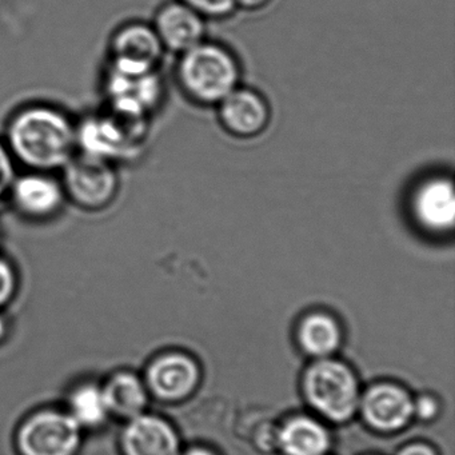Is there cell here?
Instances as JSON below:
<instances>
[{"mask_svg":"<svg viewBox=\"0 0 455 455\" xmlns=\"http://www.w3.org/2000/svg\"><path fill=\"white\" fill-rule=\"evenodd\" d=\"M4 140L17 164L30 172L57 174L78 154L76 122L44 103L18 108L7 121Z\"/></svg>","mask_w":455,"mask_h":455,"instance_id":"6da1fadb","label":"cell"},{"mask_svg":"<svg viewBox=\"0 0 455 455\" xmlns=\"http://www.w3.org/2000/svg\"><path fill=\"white\" fill-rule=\"evenodd\" d=\"M238 57L217 42L204 41L180 55L175 81L186 100L199 108L218 106L239 87Z\"/></svg>","mask_w":455,"mask_h":455,"instance_id":"7a4b0ae2","label":"cell"},{"mask_svg":"<svg viewBox=\"0 0 455 455\" xmlns=\"http://www.w3.org/2000/svg\"><path fill=\"white\" fill-rule=\"evenodd\" d=\"M148 121L111 110L84 116L76 124L78 153L116 164L134 159L148 137Z\"/></svg>","mask_w":455,"mask_h":455,"instance_id":"3957f363","label":"cell"},{"mask_svg":"<svg viewBox=\"0 0 455 455\" xmlns=\"http://www.w3.org/2000/svg\"><path fill=\"white\" fill-rule=\"evenodd\" d=\"M66 199L82 212H100L116 202L121 190L116 164L76 154L60 172Z\"/></svg>","mask_w":455,"mask_h":455,"instance_id":"277c9868","label":"cell"},{"mask_svg":"<svg viewBox=\"0 0 455 455\" xmlns=\"http://www.w3.org/2000/svg\"><path fill=\"white\" fill-rule=\"evenodd\" d=\"M108 110L130 118L148 121L164 100L159 71L130 73L108 66L102 81Z\"/></svg>","mask_w":455,"mask_h":455,"instance_id":"5b68a950","label":"cell"},{"mask_svg":"<svg viewBox=\"0 0 455 455\" xmlns=\"http://www.w3.org/2000/svg\"><path fill=\"white\" fill-rule=\"evenodd\" d=\"M306 395L324 417L346 420L358 404V385L353 372L335 361H321L306 375Z\"/></svg>","mask_w":455,"mask_h":455,"instance_id":"8992f818","label":"cell"},{"mask_svg":"<svg viewBox=\"0 0 455 455\" xmlns=\"http://www.w3.org/2000/svg\"><path fill=\"white\" fill-rule=\"evenodd\" d=\"M409 212L415 228L431 236L451 233L455 223L454 185L449 175L419 180L409 196Z\"/></svg>","mask_w":455,"mask_h":455,"instance_id":"52a82bcc","label":"cell"},{"mask_svg":"<svg viewBox=\"0 0 455 455\" xmlns=\"http://www.w3.org/2000/svg\"><path fill=\"white\" fill-rule=\"evenodd\" d=\"M81 443V426L70 414L41 411L28 418L18 434L23 455H74Z\"/></svg>","mask_w":455,"mask_h":455,"instance_id":"ba28073f","label":"cell"},{"mask_svg":"<svg viewBox=\"0 0 455 455\" xmlns=\"http://www.w3.org/2000/svg\"><path fill=\"white\" fill-rule=\"evenodd\" d=\"M7 202L25 220L47 222L60 214L68 199L57 174L28 170L15 178Z\"/></svg>","mask_w":455,"mask_h":455,"instance_id":"9c48e42d","label":"cell"},{"mask_svg":"<svg viewBox=\"0 0 455 455\" xmlns=\"http://www.w3.org/2000/svg\"><path fill=\"white\" fill-rule=\"evenodd\" d=\"M164 52L153 25L124 23L108 42V66L130 73L158 71Z\"/></svg>","mask_w":455,"mask_h":455,"instance_id":"30bf717a","label":"cell"},{"mask_svg":"<svg viewBox=\"0 0 455 455\" xmlns=\"http://www.w3.org/2000/svg\"><path fill=\"white\" fill-rule=\"evenodd\" d=\"M217 108L220 126L236 140H254L270 126V105L257 90L236 87Z\"/></svg>","mask_w":455,"mask_h":455,"instance_id":"8fae6325","label":"cell"},{"mask_svg":"<svg viewBox=\"0 0 455 455\" xmlns=\"http://www.w3.org/2000/svg\"><path fill=\"white\" fill-rule=\"evenodd\" d=\"M153 28L164 49L175 54H183L206 41L204 18L180 0L164 4L156 12Z\"/></svg>","mask_w":455,"mask_h":455,"instance_id":"7c38bea8","label":"cell"},{"mask_svg":"<svg viewBox=\"0 0 455 455\" xmlns=\"http://www.w3.org/2000/svg\"><path fill=\"white\" fill-rule=\"evenodd\" d=\"M126 455H178V438L164 420L151 415L132 418L122 435Z\"/></svg>","mask_w":455,"mask_h":455,"instance_id":"4fadbf2b","label":"cell"},{"mask_svg":"<svg viewBox=\"0 0 455 455\" xmlns=\"http://www.w3.org/2000/svg\"><path fill=\"white\" fill-rule=\"evenodd\" d=\"M411 399L402 388L379 385L369 390L362 402L364 418L379 430H398L411 417Z\"/></svg>","mask_w":455,"mask_h":455,"instance_id":"5bb4252c","label":"cell"},{"mask_svg":"<svg viewBox=\"0 0 455 455\" xmlns=\"http://www.w3.org/2000/svg\"><path fill=\"white\" fill-rule=\"evenodd\" d=\"M148 386L164 399H180L188 395L198 382V369L191 359L167 355L154 362L148 369Z\"/></svg>","mask_w":455,"mask_h":455,"instance_id":"9a60e30c","label":"cell"},{"mask_svg":"<svg viewBox=\"0 0 455 455\" xmlns=\"http://www.w3.org/2000/svg\"><path fill=\"white\" fill-rule=\"evenodd\" d=\"M102 390L108 402V411L119 417L130 419L137 417L143 411L148 402L145 386L130 372L114 375Z\"/></svg>","mask_w":455,"mask_h":455,"instance_id":"2e32d148","label":"cell"},{"mask_svg":"<svg viewBox=\"0 0 455 455\" xmlns=\"http://www.w3.org/2000/svg\"><path fill=\"white\" fill-rule=\"evenodd\" d=\"M281 443L287 455H323L329 449V435L315 420L300 417L284 426Z\"/></svg>","mask_w":455,"mask_h":455,"instance_id":"e0dca14e","label":"cell"},{"mask_svg":"<svg viewBox=\"0 0 455 455\" xmlns=\"http://www.w3.org/2000/svg\"><path fill=\"white\" fill-rule=\"evenodd\" d=\"M299 338L307 353L324 356L339 345V329L334 319L316 314L305 319L299 330Z\"/></svg>","mask_w":455,"mask_h":455,"instance_id":"ac0fdd59","label":"cell"},{"mask_svg":"<svg viewBox=\"0 0 455 455\" xmlns=\"http://www.w3.org/2000/svg\"><path fill=\"white\" fill-rule=\"evenodd\" d=\"M108 402L102 388L84 385L71 395L70 415L79 426L94 427L102 425L108 415Z\"/></svg>","mask_w":455,"mask_h":455,"instance_id":"d6986e66","label":"cell"},{"mask_svg":"<svg viewBox=\"0 0 455 455\" xmlns=\"http://www.w3.org/2000/svg\"><path fill=\"white\" fill-rule=\"evenodd\" d=\"M201 17L210 20H223L235 12V0H180Z\"/></svg>","mask_w":455,"mask_h":455,"instance_id":"ffe728a7","label":"cell"},{"mask_svg":"<svg viewBox=\"0 0 455 455\" xmlns=\"http://www.w3.org/2000/svg\"><path fill=\"white\" fill-rule=\"evenodd\" d=\"M17 175V162L10 153L4 138H0V204L7 201Z\"/></svg>","mask_w":455,"mask_h":455,"instance_id":"44dd1931","label":"cell"},{"mask_svg":"<svg viewBox=\"0 0 455 455\" xmlns=\"http://www.w3.org/2000/svg\"><path fill=\"white\" fill-rule=\"evenodd\" d=\"M17 289V274L6 258L0 255V306L9 302Z\"/></svg>","mask_w":455,"mask_h":455,"instance_id":"7402d4cb","label":"cell"},{"mask_svg":"<svg viewBox=\"0 0 455 455\" xmlns=\"http://www.w3.org/2000/svg\"><path fill=\"white\" fill-rule=\"evenodd\" d=\"M412 409L415 410L418 415L423 419H430L434 415L436 414V403L434 399L428 398V396H425V398H420L419 401L417 402L415 406H412Z\"/></svg>","mask_w":455,"mask_h":455,"instance_id":"603a6c76","label":"cell"},{"mask_svg":"<svg viewBox=\"0 0 455 455\" xmlns=\"http://www.w3.org/2000/svg\"><path fill=\"white\" fill-rule=\"evenodd\" d=\"M271 0H235L236 9L242 7L247 12H257V10L263 9L267 6Z\"/></svg>","mask_w":455,"mask_h":455,"instance_id":"cb8c5ba5","label":"cell"},{"mask_svg":"<svg viewBox=\"0 0 455 455\" xmlns=\"http://www.w3.org/2000/svg\"><path fill=\"white\" fill-rule=\"evenodd\" d=\"M399 455H435V452L425 444H412L406 447Z\"/></svg>","mask_w":455,"mask_h":455,"instance_id":"d4e9b609","label":"cell"},{"mask_svg":"<svg viewBox=\"0 0 455 455\" xmlns=\"http://www.w3.org/2000/svg\"><path fill=\"white\" fill-rule=\"evenodd\" d=\"M186 455H212V452L207 451V450L204 449H193L191 451H188Z\"/></svg>","mask_w":455,"mask_h":455,"instance_id":"484cf974","label":"cell"},{"mask_svg":"<svg viewBox=\"0 0 455 455\" xmlns=\"http://www.w3.org/2000/svg\"><path fill=\"white\" fill-rule=\"evenodd\" d=\"M4 334V323L2 319H0V337Z\"/></svg>","mask_w":455,"mask_h":455,"instance_id":"4316f807","label":"cell"}]
</instances>
